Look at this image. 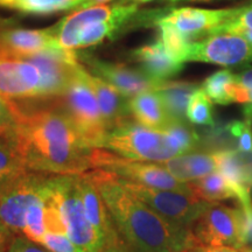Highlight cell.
I'll list each match as a JSON object with an SVG mask.
<instances>
[{
  "mask_svg": "<svg viewBox=\"0 0 252 252\" xmlns=\"http://www.w3.org/2000/svg\"><path fill=\"white\" fill-rule=\"evenodd\" d=\"M17 127L13 143L28 171L82 174L91 169L84 143L58 99L8 104Z\"/></svg>",
  "mask_w": 252,
  "mask_h": 252,
  "instance_id": "obj_1",
  "label": "cell"
},
{
  "mask_svg": "<svg viewBox=\"0 0 252 252\" xmlns=\"http://www.w3.org/2000/svg\"><path fill=\"white\" fill-rule=\"evenodd\" d=\"M108 207L130 252H189L198 244L193 231L163 219L119 181L113 173L87 172Z\"/></svg>",
  "mask_w": 252,
  "mask_h": 252,
  "instance_id": "obj_2",
  "label": "cell"
},
{
  "mask_svg": "<svg viewBox=\"0 0 252 252\" xmlns=\"http://www.w3.org/2000/svg\"><path fill=\"white\" fill-rule=\"evenodd\" d=\"M80 174H50L47 189L58 208L65 232L77 247L86 252H102L108 243L90 224L78 186Z\"/></svg>",
  "mask_w": 252,
  "mask_h": 252,
  "instance_id": "obj_3",
  "label": "cell"
},
{
  "mask_svg": "<svg viewBox=\"0 0 252 252\" xmlns=\"http://www.w3.org/2000/svg\"><path fill=\"white\" fill-rule=\"evenodd\" d=\"M102 149L128 159L151 162L181 156L162 130L141 125L132 117L110 128Z\"/></svg>",
  "mask_w": 252,
  "mask_h": 252,
  "instance_id": "obj_4",
  "label": "cell"
},
{
  "mask_svg": "<svg viewBox=\"0 0 252 252\" xmlns=\"http://www.w3.org/2000/svg\"><path fill=\"white\" fill-rule=\"evenodd\" d=\"M87 72L81 63L60 102L84 143L91 149H102L109 128L96 94L87 80Z\"/></svg>",
  "mask_w": 252,
  "mask_h": 252,
  "instance_id": "obj_5",
  "label": "cell"
},
{
  "mask_svg": "<svg viewBox=\"0 0 252 252\" xmlns=\"http://www.w3.org/2000/svg\"><path fill=\"white\" fill-rule=\"evenodd\" d=\"M90 163L91 169L113 173L119 178L147 187L191 193L189 182L178 180L158 162L128 159L105 149H93Z\"/></svg>",
  "mask_w": 252,
  "mask_h": 252,
  "instance_id": "obj_6",
  "label": "cell"
},
{
  "mask_svg": "<svg viewBox=\"0 0 252 252\" xmlns=\"http://www.w3.org/2000/svg\"><path fill=\"white\" fill-rule=\"evenodd\" d=\"M118 179L132 194L152 208L154 212L169 222L184 228L191 229L195 220L209 204L191 193L156 189L125 180L119 176Z\"/></svg>",
  "mask_w": 252,
  "mask_h": 252,
  "instance_id": "obj_7",
  "label": "cell"
},
{
  "mask_svg": "<svg viewBox=\"0 0 252 252\" xmlns=\"http://www.w3.org/2000/svg\"><path fill=\"white\" fill-rule=\"evenodd\" d=\"M49 175L27 171L0 187V220L14 235H21L27 210L42 197Z\"/></svg>",
  "mask_w": 252,
  "mask_h": 252,
  "instance_id": "obj_8",
  "label": "cell"
},
{
  "mask_svg": "<svg viewBox=\"0 0 252 252\" xmlns=\"http://www.w3.org/2000/svg\"><path fill=\"white\" fill-rule=\"evenodd\" d=\"M191 231L198 244L244 248L239 207L231 209L220 203H209L191 225Z\"/></svg>",
  "mask_w": 252,
  "mask_h": 252,
  "instance_id": "obj_9",
  "label": "cell"
},
{
  "mask_svg": "<svg viewBox=\"0 0 252 252\" xmlns=\"http://www.w3.org/2000/svg\"><path fill=\"white\" fill-rule=\"evenodd\" d=\"M24 59L40 70L41 99L43 100L62 97L81 65L76 50L63 48L47 49Z\"/></svg>",
  "mask_w": 252,
  "mask_h": 252,
  "instance_id": "obj_10",
  "label": "cell"
},
{
  "mask_svg": "<svg viewBox=\"0 0 252 252\" xmlns=\"http://www.w3.org/2000/svg\"><path fill=\"white\" fill-rule=\"evenodd\" d=\"M238 67L252 61V41L232 33L208 35L190 43L187 62Z\"/></svg>",
  "mask_w": 252,
  "mask_h": 252,
  "instance_id": "obj_11",
  "label": "cell"
},
{
  "mask_svg": "<svg viewBox=\"0 0 252 252\" xmlns=\"http://www.w3.org/2000/svg\"><path fill=\"white\" fill-rule=\"evenodd\" d=\"M41 75L33 63L13 56H0V96L8 104L41 99Z\"/></svg>",
  "mask_w": 252,
  "mask_h": 252,
  "instance_id": "obj_12",
  "label": "cell"
},
{
  "mask_svg": "<svg viewBox=\"0 0 252 252\" xmlns=\"http://www.w3.org/2000/svg\"><path fill=\"white\" fill-rule=\"evenodd\" d=\"M78 60L90 74L102 78L127 97L146 91L157 90L165 81H158L146 75L141 69L130 68L122 63L104 61L89 53H77Z\"/></svg>",
  "mask_w": 252,
  "mask_h": 252,
  "instance_id": "obj_13",
  "label": "cell"
},
{
  "mask_svg": "<svg viewBox=\"0 0 252 252\" xmlns=\"http://www.w3.org/2000/svg\"><path fill=\"white\" fill-rule=\"evenodd\" d=\"M234 13L230 9H201L191 7L174 8L167 14H163L157 20L172 25L190 42L198 41L208 35L225 23ZM156 23V24H157Z\"/></svg>",
  "mask_w": 252,
  "mask_h": 252,
  "instance_id": "obj_14",
  "label": "cell"
},
{
  "mask_svg": "<svg viewBox=\"0 0 252 252\" xmlns=\"http://www.w3.org/2000/svg\"><path fill=\"white\" fill-rule=\"evenodd\" d=\"M53 48H61L53 27L47 30H24L11 26L0 30L2 56L24 59Z\"/></svg>",
  "mask_w": 252,
  "mask_h": 252,
  "instance_id": "obj_15",
  "label": "cell"
},
{
  "mask_svg": "<svg viewBox=\"0 0 252 252\" xmlns=\"http://www.w3.org/2000/svg\"><path fill=\"white\" fill-rule=\"evenodd\" d=\"M78 186L87 219L96 231L105 239L108 248L124 243L119 236L108 207L100 196L98 189L94 187L89 176L87 175V172L78 176Z\"/></svg>",
  "mask_w": 252,
  "mask_h": 252,
  "instance_id": "obj_16",
  "label": "cell"
},
{
  "mask_svg": "<svg viewBox=\"0 0 252 252\" xmlns=\"http://www.w3.org/2000/svg\"><path fill=\"white\" fill-rule=\"evenodd\" d=\"M121 4H113L112 6L98 5L94 7L75 11L69 17H65L53 26L56 34V39L61 48L76 50L77 35L88 25L108 20L116 15L121 9Z\"/></svg>",
  "mask_w": 252,
  "mask_h": 252,
  "instance_id": "obj_17",
  "label": "cell"
},
{
  "mask_svg": "<svg viewBox=\"0 0 252 252\" xmlns=\"http://www.w3.org/2000/svg\"><path fill=\"white\" fill-rule=\"evenodd\" d=\"M131 59L139 64V69L145 74L158 81L169 80L184 69V63L167 52L160 37L152 43L132 50Z\"/></svg>",
  "mask_w": 252,
  "mask_h": 252,
  "instance_id": "obj_18",
  "label": "cell"
},
{
  "mask_svg": "<svg viewBox=\"0 0 252 252\" xmlns=\"http://www.w3.org/2000/svg\"><path fill=\"white\" fill-rule=\"evenodd\" d=\"M87 80L89 82L90 87L93 88L94 94H96L100 112H102V116L109 130L125 119L131 117V97L125 96L124 94H122L108 82L94 76L89 71L87 72Z\"/></svg>",
  "mask_w": 252,
  "mask_h": 252,
  "instance_id": "obj_19",
  "label": "cell"
},
{
  "mask_svg": "<svg viewBox=\"0 0 252 252\" xmlns=\"http://www.w3.org/2000/svg\"><path fill=\"white\" fill-rule=\"evenodd\" d=\"M178 180L190 182L215 172L219 167L217 151L212 153L189 152L158 162Z\"/></svg>",
  "mask_w": 252,
  "mask_h": 252,
  "instance_id": "obj_20",
  "label": "cell"
},
{
  "mask_svg": "<svg viewBox=\"0 0 252 252\" xmlns=\"http://www.w3.org/2000/svg\"><path fill=\"white\" fill-rule=\"evenodd\" d=\"M130 111L135 122L154 130H162L171 122L161 97L156 90L131 97Z\"/></svg>",
  "mask_w": 252,
  "mask_h": 252,
  "instance_id": "obj_21",
  "label": "cell"
},
{
  "mask_svg": "<svg viewBox=\"0 0 252 252\" xmlns=\"http://www.w3.org/2000/svg\"><path fill=\"white\" fill-rule=\"evenodd\" d=\"M198 89L196 83L184 81H165L156 90L161 97L171 121L187 122V108L191 94Z\"/></svg>",
  "mask_w": 252,
  "mask_h": 252,
  "instance_id": "obj_22",
  "label": "cell"
},
{
  "mask_svg": "<svg viewBox=\"0 0 252 252\" xmlns=\"http://www.w3.org/2000/svg\"><path fill=\"white\" fill-rule=\"evenodd\" d=\"M191 193L200 200L209 203H219L220 201L236 198V189L222 173L213 172L210 174L189 182Z\"/></svg>",
  "mask_w": 252,
  "mask_h": 252,
  "instance_id": "obj_23",
  "label": "cell"
},
{
  "mask_svg": "<svg viewBox=\"0 0 252 252\" xmlns=\"http://www.w3.org/2000/svg\"><path fill=\"white\" fill-rule=\"evenodd\" d=\"M84 0H4L2 7L26 14L47 15L76 9Z\"/></svg>",
  "mask_w": 252,
  "mask_h": 252,
  "instance_id": "obj_24",
  "label": "cell"
},
{
  "mask_svg": "<svg viewBox=\"0 0 252 252\" xmlns=\"http://www.w3.org/2000/svg\"><path fill=\"white\" fill-rule=\"evenodd\" d=\"M235 83V75L228 69H224L207 77L202 83V89L212 102L219 105H228L234 102L232 89Z\"/></svg>",
  "mask_w": 252,
  "mask_h": 252,
  "instance_id": "obj_25",
  "label": "cell"
},
{
  "mask_svg": "<svg viewBox=\"0 0 252 252\" xmlns=\"http://www.w3.org/2000/svg\"><path fill=\"white\" fill-rule=\"evenodd\" d=\"M27 171L13 141L0 137V187Z\"/></svg>",
  "mask_w": 252,
  "mask_h": 252,
  "instance_id": "obj_26",
  "label": "cell"
},
{
  "mask_svg": "<svg viewBox=\"0 0 252 252\" xmlns=\"http://www.w3.org/2000/svg\"><path fill=\"white\" fill-rule=\"evenodd\" d=\"M162 131L180 154L193 152L201 145L200 135L190 125L187 124V122L171 121L162 128Z\"/></svg>",
  "mask_w": 252,
  "mask_h": 252,
  "instance_id": "obj_27",
  "label": "cell"
},
{
  "mask_svg": "<svg viewBox=\"0 0 252 252\" xmlns=\"http://www.w3.org/2000/svg\"><path fill=\"white\" fill-rule=\"evenodd\" d=\"M49 179V178H48ZM46 191V189H45ZM48 231L47 224V208L45 202V193L35 203L32 204L25 217V224L21 235L31 241L40 243L41 238Z\"/></svg>",
  "mask_w": 252,
  "mask_h": 252,
  "instance_id": "obj_28",
  "label": "cell"
},
{
  "mask_svg": "<svg viewBox=\"0 0 252 252\" xmlns=\"http://www.w3.org/2000/svg\"><path fill=\"white\" fill-rule=\"evenodd\" d=\"M156 25L159 27L160 40L162 41L167 52L179 62H187V56L191 43L190 41L172 25L163 23V21H158Z\"/></svg>",
  "mask_w": 252,
  "mask_h": 252,
  "instance_id": "obj_29",
  "label": "cell"
},
{
  "mask_svg": "<svg viewBox=\"0 0 252 252\" xmlns=\"http://www.w3.org/2000/svg\"><path fill=\"white\" fill-rule=\"evenodd\" d=\"M187 119L194 125H204L210 126V127L215 126L212 100L207 96L202 88H198L189 99Z\"/></svg>",
  "mask_w": 252,
  "mask_h": 252,
  "instance_id": "obj_30",
  "label": "cell"
},
{
  "mask_svg": "<svg viewBox=\"0 0 252 252\" xmlns=\"http://www.w3.org/2000/svg\"><path fill=\"white\" fill-rule=\"evenodd\" d=\"M219 33L237 34L252 41V4L241 8H234L231 17L217 27L213 34Z\"/></svg>",
  "mask_w": 252,
  "mask_h": 252,
  "instance_id": "obj_31",
  "label": "cell"
},
{
  "mask_svg": "<svg viewBox=\"0 0 252 252\" xmlns=\"http://www.w3.org/2000/svg\"><path fill=\"white\" fill-rule=\"evenodd\" d=\"M225 131L237 140L241 153H250L252 150V121H232L224 126Z\"/></svg>",
  "mask_w": 252,
  "mask_h": 252,
  "instance_id": "obj_32",
  "label": "cell"
},
{
  "mask_svg": "<svg viewBox=\"0 0 252 252\" xmlns=\"http://www.w3.org/2000/svg\"><path fill=\"white\" fill-rule=\"evenodd\" d=\"M39 244L45 247L50 252H86L62 232L47 231L41 238Z\"/></svg>",
  "mask_w": 252,
  "mask_h": 252,
  "instance_id": "obj_33",
  "label": "cell"
},
{
  "mask_svg": "<svg viewBox=\"0 0 252 252\" xmlns=\"http://www.w3.org/2000/svg\"><path fill=\"white\" fill-rule=\"evenodd\" d=\"M17 122L8 103L0 96V137L13 141Z\"/></svg>",
  "mask_w": 252,
  "mask_h": 252,
  "instance_id": "obj_34",
  "label": "cell"
},
{
  "mask_svg": "<svg viewBox=\"0 0 252 252\" xmlns=\"http://www.w3.org/2000/svg\"><path fill=\"white\" fill-rule=\"evenodd\" d=\"M242 212V243L252 249V201L239 204Z\"/></svg>",
  "mask_w": 252,
  "mask_h": 252,
  "instance_id": "obj_35",
  "label": "cell"
},
{
  "mask_svg": "<svg viewBox=\"0 0 252 252\" xmlns=\"http://www.w3.org/2000/svg\"><path fill=\"white\" fill-rule=\"evenodd\" d=\"M6 252H50L45 247L31 241L23 235H15Z\"/></svg>",
  "mask_w": 252,
  "mask_h": 252,
  "instance_id": "obj_36",
  "label": "cell"
},
{
  "mask_svg": "<svg viewBox=\"0 0 252 252\" xmlns=\"http://www.w3.org/2000/svg\"><path fill=\"white\" fill-rule=\"evenodd\" d=\"M247 248H235L228 245H204L197 244L189 252H245Z\"/></svg>",
  "mask_w": 252,
  "mask_h": 252,
  "instance_id": "obj_37",
  "label": "cell"
},
{
  "mask_svg": "<svg viewBox=\"0 0 252 252\" xmlns=\"http://www.w3.org/2000/svg\"><path fill=\"white\" fill-rule=\"evenodd\" d=\"M232 97L236 103H251L252 104V89H248L239 84L235 83L234 89H232Z\"/></svg>",
  "mask_w": 252,
  "mask_h": 252,
  "instance_id": "obj_38",
  "label": "cell"
},
{
  "mask_svg": "<svg viewBox=\"0 0 252 252\" xmlns=\"http://www.w3.org/2000/svg\"><path fill=\"white\" fill-rule=\"evenodd\" d=\"M13 232L9 230L7 226L4 224L1 220H0V252H6L8 249V245L14 237Z\"/></svg>",
  "mask_w": 252,
  "mask_h": 252,
  "instance_id": "obj_39",
  "label": "cell"
},
{
  "mask_svg": "<svg viewBox=\"0 0 252 252\" xmlns=\"http://www.w3.org/2000/svg\"><path fill=\"white\" fill-rule=\"evenodd\" d=\"M235 80L236 83L239 84V86L252 89V67L244 69L243 71L235 75Z\"/></svg>",
  "mask_w": 252,
  "mask_h": 252,
  "instance_id": "obj_40",
  "label": "cell"
},
{
  "mask_svg": "<svg viewBox=\"0 0 252 252\" xmlns=\"http://www.w3.org/2000/svg\"><path fill=\"white\" fill-rule=\"evenodd\" d=\"M102 252H130V250H128L125 243H122V244L115 245V247L106 248L105 250H103Z\"/></svg>",
  "mask_w": 252,
  "mask_h": 252,
  "instance_id": "obj_41",
  "label": "cell"
},
{
  "mask_svg": "<svg viewBox=\"0 0 252 252\" xmlns=\"http://www.w3.org/2000/svg\"><path fill=\"white\" fill-rule=\"evenodd\" d=\"M152 1V0H116V4L121 5H127V4H143V2H149ZM169 1L175 2L176 0H169Z\"/></svg>",
  "mask_w": 252,
  "mask_h": 252,
  "instance_id": "obj_42",
  "label": "cell"
},
{
  "mask_svg": "<svg viewBox=\"0 0 252 252\" xmlns=\"http://www.w3.org/2000/svg\"><path fill=\"white\" fill-rule=\"evenodd\" d=\"M176 1H213V0H176Z\"/></svg>",
  "mask_w": 252,
  "mask_h": 252,
  "instance_id": "obj_43",
  "label": "cell"
},
{
  "mask_svg": "<svg viewBox=\"0 0 252 252\" xmlns=\"http://www.w3.org/2000/svg\"><path fill=\"white\" fill-rule=\"evenodd\" d=\"M245 252H252V249L247 248V250H245Z\"/></svg>",
  "mask_w": 252,
  "mask_h": 252,
  "instance_id": "obj_44",
  "label": "cell"
},
{
  "mask_svg": "<svg viewBox=\"0 0 252 252\" xmlns=\"http://www.w3.org/2000/svg\"><path fill=\"white\" fill-rule=\"evenodd\" d=\"M2 1H4V0H0V6L2 5Z\"/></svg>",
  "mask_w": 252,
  "mask_h": 252,
  "instance_id": "obj_45",
  "label": "cell"
}]
</instances>
